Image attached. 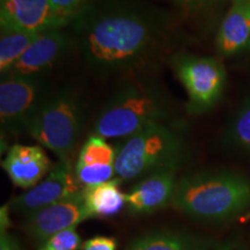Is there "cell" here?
<instances>
[{
    "mask_svg": "<svg viewBox=\"0 0 250 250\" xmlns=\"http://www.w3.org/2000/svg\"><path fill=\"white\" fill-rule=\"evenodd\" d=\"M71 24L86 62L98 71H145L173 44L161 14L125 0L87 5Z\"/></svg>",
    "mask_w": 250,
    "mask_h": 250,
    "instance_id": "1",
    "label": "cell"
},
{
    "mask_svg": "<svg viewBox=\"0 0 250 250\" xmlns=\"http://www.w3.org/2000/svg\"><path fill=\"white\" fill-rule=\"evenodd\" d=\"M171 205L198 223H226L250 210V177L233 170L184 175Z\"/></svg>",
    "mask_w": 250,
    "mask_h": 250,
    "instance_id": "2",
    "label": "cell"
},
{
    "mask_svg": "<svg viewBox=\"0 0 250 250\" xmlns=\"http://www.w3.org/2000/svg\"><path fill=\"white\" fill-rule=\"evenodd\" d=\"M174 105L162 87L153 80H132L115 93L100 111L93 134L127 138L156 123L173 122Z\"/></svg>",
    "mask_w": 250,
    "mask_h": 250,
    "instance_id": "3",
    "label": "cell"
},
{
    "mask_svg": "<svg viewBox=\"0 0 250 250\" xmlns=\"http://www.w3.org/2000/svg\"><path fill=\"white\" fill-rule=\"evenodd\" d=\"M181 123H156L127 137L116 148L115 174L122 181L144 179L167 170H179L188 155Z\"/></svg>",
    "mask_w": 250,
    "mask_h": 250,
    "instance_id": "4",
    "label": "cell"
},
{
    "mask_svg": "<svg viewBox=\"0 0 250 250\" xmlns=\"http://www.w3.org/2000/svg\"><path fill=\"white\" fill-rule=\"evenodd\" d=\"M83 129L85 110L79 95L64 90L43 101L27 133L62 164L74 167Z\"/></svg>",
    "mask_w": 250,
    "mask_h": 250,
    "instance_id": "5",
    "label": "cell"
},
{
    "mask_svg": "<svg viewBox=\"0 0 250 250\" xmlns=\"http://www.w3.org/2000/svg\"><path fill=\"white\" fill-rule=\"evenodd\" d=\"M171 68L188 96L189 114L201 115L211 110L223 96L226 70L213 57L175 54L169 58Z\"/></svg>",
    "mask_w": 250,
    "mask_h": 250,
    "instance_id": "6",
    "label": "cell"
},
{
    "mask_svg": "<svg viewBox=\"0 0 250 250\" xmlns=\"http://www.w3.org/2000/svg\"><path fill=\"white\" fill-rule=\"evenodd\" d=\"M39 77H2L0 83V121L9 133L27 132L31 120L46 99Z\"/></svg>",
    "mask_w": 250,
    "mask_h": 250,
    "instance_id": "7",
    "label": "cell"
},
{
    "mask_svg": "<svg viewBox=\"0 0 250 250\" xmlns=\"http://www.w3.org/2000/svg\"><path fill=\"white\" fill-rule=\"evenodd\" d=\"M73 166L58 161L41 182L9 202L15 213L24 217L81 191Z\"/></svg>",
    "mask_w": 250,
    "mask_h": 250,
    "instance_id": "8",
    "label": "cell"
},
{
    "mask_svg": "<svg viewBox=\"0 0 250 250\" xmlns=\"http://www.w3.org/2000/svg\"><path fill=\"white\" fill-rule=\"evenodd\" d=\"M87 219H90V215L85 206L81 190L62 201L27 215L23 229L41 245L55 234L77 227Z\"/></svg>",
    "mask_w": 250,
    "mask_h": 250,
    "instance_id": "9",
    "label": "cell"
},
{
    "mask_svg": "<svg viewBox=\"0 0 250 250\" xmlns=\"http://www.w3.org/2000/svg\"><path fill=\"white\" fill-rule=\"evenodd\" d=\"M62 27L51 0H0L1 33L42 34Z\"/></svg>",
    "mask_w": 250,
    "mask_h": 250,
    "instance_id": "10",
    "label": "cell"
},
{
    "mask_svg": "<svg viewBox=\"0 0 250 250\" xmlns=\"http://www.w3.org/2000/svg\"><path fill=\"white\" fill-rule=\"evenodd\" d=\"M74 44V36L62 29L40 34L5 77H39L61 61Z\"/></svg>",
    "mask_w": 250,
    "mask_h": 250,
    "instance_id": "11",
    "label": "cell"
},
{
    "mask_svg": "<svg viewBox=\"0 0 250 250\" xmlns=\"http://www.w3.org/2000/svg\"><path fill=\"white\" fill-rule=\"evenodd\" d=\"M176 170L155 173L144 177L125 193L131 214H151L173 203L176 190Z\"/></svg>",
    "mask_w": 250,
    "mask_h": 250,
    "instance_id": "12",
    "label": "cell"
},
{
    "mask_svg": "<svg viewBox=\"0 0 250 250\" xmlns=\"http://www.w3.org/2000/svg\"><path fill=\"white\" fill-rule=\"evenodd\" d=\"M2 168L12 182L22 189H31L54 167L43 146L15 144L8 149Z\"/></svg>",
    "mask_w": 250,
    "mask_h": 250,
    "instance_id": "13",
    "label": "cell"
},
{
    "mask_svg": "<svg viewBox=\"0 0 250 250\" xmlns=\"http://www.w3.org/2000/svg\"><path fill=\"white\" fill-rule=\"evenodd\" d=\"M116 164V148L102 137L92 134L79 149L74 174L80 186L89 187L112 180Z\"/></svg>",
    "mask_w": 250,
    "mask_h": 250,
    "instance_id": "14",
    "label": "cell"
},
{
    "mask_svg": "<svg viewBox=\"0 0 250 250\" xmlns=\"http://www.w3.org/2000/svg\"><path fill=\"white\" fill-rule=\"evenodd\" d=\"M219 55L230 57L250 45V0H230L217 34Z\"/></svg>",
    "mask_w": 250,
    "mask_h": 250,
    "instance_id": "15",
    "label": "cell"
},
{
    "mask_svg": "<svg viewBox=\"0 0 250 250\" xmlns=\"http://www.w3.org/2000/svg\"><path fill=\"white\" fill-rule=\"evenodd\" d=\"M121 179H112L95 186L83 188V201L90 218H108L120 213L126 205L121 190Z\"/></svg>",
    "mask_w": 250,
    "mask_h": 250,
    "instance_id": "16",
    "label": "cell"
},
{
    "mask_svg": "<svg viewBox=\"0 0 250 250\" xmlns=\"http://www.w3.org/2000/svg\"><path fill=\"white\" fill-rule=\"evenodd\" d=\"M127 250H210L208 241L182 230L160 229L133 239Z\"/></svg>",
    "mask_w": 250,
    "mask_h": 250,
    "instance_id": "17",
    "label": "cell"
},
{
    "mask_svg": "<svg viewBox=\"0 0 250 250\" xmlns=\"http://www.w3.org/2000/svg\"><path fill=\"white\" fill-rule=\"evenodd\" d=\"M225 145L250 160V96L243 100L224 133Z\"/></svg>",
    "mask_w": 250,
    "mask_h": 250,
    "instance_id": "18",
    "label": "cell"
},
{
    "mask_svg": "<svg viewBox=\"0 0 250 250\" xmlns=\"http://www.w3.org/2000/svg\"><path fill=\"white\" fill-rule=\"evenodd\" d=\"M40 34L1 33L0 39V72L2 76L17 64Z\"/></svg>",
    "mask_w": 250,
    "mask_h": 250,
    "instance_id": "19",
    "label": "cell"
},
{
    "mask_svg": "<svg viewBox=\"0 0 250 250\" xmlns=\"http://www.w3.org/2000/svg\"><path fill=\"white\" fill-rule=\"evenodd\" d=\"M81 246V237L76 227L62 230L46 241L41 243L39 250H78Z\"/></svg>",
    "mask_w": 250,
    "mask_h": 250,
    "instance_id": "20",
    "label": "cell"
},
{
    "mask_svg": "<svg viewBox=\"0 0 250 250\" xmlns=\"http://www.w3.org/2000/svg\"><path fill=\"white\" fill-rule=\"evenodd\" d=\"M54 9L65 26L71 24L78 14L88 5V0H51Z\"/></svg>",
    "mask_w": 250,
    "mask_h": 250,
    "instance_id": "21",
    "label": "cell"
},
{
    "mask_svg": "<svg viewBox=\"0 0 250 250\" xmlns=\"http://www.w3.org/2000/svg\"><path fill=\"white\" fill-rule=\"evenodd\" d=\"M189 13H203L210 11L224 0H169Z\"/></svg>",
    "mask_w": 250,
    "mask_h": 250,
    "instance_id": "22",
    "label": "cell"
},
{
    "mask_svg": "<svg viewBox=\"0 0 250 250\" xmlns=\"http://www.w3.org/2000/svg\"><path fill=\"white\" fill-rule=\"evenodd\" d=\"M83 250H116V239L110 236H94L81 247Z\"/></svg>",
    "mask_w": 250,
    "mask_h": 250,
    "instance_id": "23",
    "label": "cell"
},
{
    "mask_svg": "<svg viewBox=\"0 0 250 250\" xmlns=\"http://www.w3.org/2000/svg\"><path fill=\"white\" fill-rule=\"evenodd\" d=\"M0 250H22V248L17 237L5 232L0 236Z\"/></svg>",
    "mask_w": 250,
    "mask_h": 250,
    "instance_id": "24",
    "label": "cell"
},
{
    "mask_svg": "<svg viewBox=\"0 0 250 250\" xmlns=\"http://www.w3.org/2000/svg\"><path fill=\"white\" fill-rule=\"evenodd\" d=\"M9 208H11V205L8 203V204L2 206L1 210H0V229H1V233L7 232V228L11 226Z\"/></svg>",
    "mask_w": 250,
    "mask_h": 250,
    "instance_id": "25",
    "label": "cell"
},
{
    "mask_svg": "<svg viewBox=\"0 0 250 250\" xmlns=\"http://www.w3.org/2000/svg\"><path fill=\"white\" fill-rule=\"evenodd\" d=\"M214 250H246L237 241H227Z\"/></svg>",
    "mask_w": 250,
    "mask_h": 250,
    "instance_id": "26",
    "label": "cell"
},
{
    "mask_svg": "<svg viewBox=\"0 0 250 250\" xmlns=\"http://www.w3.org/2000/svg\"><path fill=\"white\" fill-rule=\"evenodd\" d=\"M248 49H249V50H250V45H249V48H248Z\"/></svg>",
    "mask_w": 250,
    "mask_h": 250,
    "instance_id": "27",
    "label": "cell"
}]
</instances>
